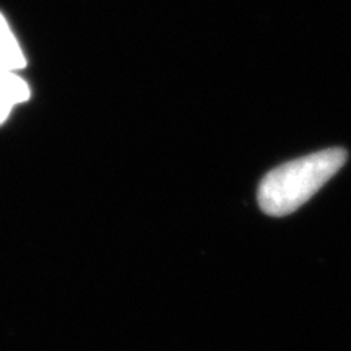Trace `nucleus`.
Instances as JSON below:
<instances>
[{"label":"nucleus","instance_id":"obj_3","mask_svg":"<svg viewBox=\"0 0 351 351\" xmlns=\"http://www.w3.org/2000/svg\"><path fill=\"white\" fill-rule=\"evenodd\" d=\"M25 64L23 52L8 28L5 19L0 13V75L23 69Z\"/></svg>","mask_w":351,"mask_h":351},{"label":"nucleus","instance_id":"obj_1","mask_svg":"<svg viewBox=\"0 0 351 351\" xmlns=\"http://www.w3.org/2000/svg\"><path fill=\"white\" fill-rule=\"evenodd\" d=\"M346 158V150L335 147L276 166L258 184V207L270 217L296 212L343 168Z\"/></svg>","mask_w":351,"mask_h":351},{"label":"nucleus","instance_id":"obj_2","mask_svg":"<svg viewBox=\"0 0 351 351\" xmlns=\"http://www.w3.org/2000/svg\"><path fill=\"white\" fill-rule=\"evenodd\" d=\"M29 98V88L15 72L0 75V124L7 119L13 106Z\"/></svg>","mask_w":351,"mask_h":351}]
</instances>
